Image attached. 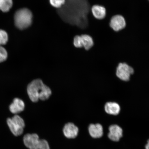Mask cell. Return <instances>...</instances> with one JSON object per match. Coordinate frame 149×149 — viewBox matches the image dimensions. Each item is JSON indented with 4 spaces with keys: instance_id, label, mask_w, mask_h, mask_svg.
Returning <instances> with one entry per match:
<instances>
[{
    "instance_id": "obj_1",
    "label": "cell",
    "mask_w": 149,
    "mask_h": 149,
    "mask_svg": "<svg viewBox=\"0 0 149 149\" xmlns=\"http://www.w3.org/2000/svg\"><path fill=\"white\" fill-rule=\"evenodd\" d=\"M92 6L89 0H66L57 12L65 23L85 29L89 26L88 15Z\"/></svg>"
},
{
    "instance_id": "obj_2",
    "label": "cell",
    "mask_w": 149,
    "mask_h": 149,
    "mask_svg": "<svg viewBox=\"0 0 149 149\" xmlns=\"http://www.w3.org/2000/svg\"><path fill=\"white\" fill-rule=\"evenodd\" d=\"M33 15L29 9L23 8L16 11L14 15L15 25L18 29L23 30L30 26L33 22Z\"/></svg>"
},
{
    "instance_id": "obj_3",
    "label": "cell",
    "mask_w": 149,
    "mask_h": 149,
    "mask_svg": "<svg viewBox=\"0 0 149 149\" xmlns=\"http://www.w3.org/2000/svg\"><path fill=\"white\" fill-rule=\"evenodd\" d=\"M7 123L12 133L15 136L23 134L25 123L23 119L17 115L7 120Z\"/></svg>"
},
{
    "instance_id": "obj_4",
    "label": "cell",
    "mask_w": 149,
    "mask_h": 149,
    "mask_svg": "<svg viewBox=\"0 0 149 149\" xmlns=\"http://www.w3.org/2000/svg\"><path fill=\"white\" fill-rule=\"evenodd\" d=\"M44 84L42 80L38 79L33 80L29 84L27 88L28 95L33 102H36L39 100L40 95Z\"/></svg>"
},
{
    "instance_id": "obj_5",
    "label": "cell",
    "mask_w": 149,
    "mask_h": 149,
    "mask_svg": "<svg viewBox=\"0 0 149 149\" xmlns=\"http://www.w3.org/2000/svg\"><path fill=\"white\" fill-rule=\"evenodd\" d=\"M133 68L125 63H119L117 67L116 75L121 80L127 81L130 79V75L133 74Z\"/></svg>"
},
{
    "instance_id": "obj_6",
    "label": "cell",
    "mask_w": 149,
    "mask_h": 149,
    "mask_svg": "<svg viewBox=\"0 0 149 149\" xmlns=\"http://www.w3.org/2000/svg\"><path fill=\"white\" fill-rule=\"evenodd\" d=\"M109 25L113 30L115 32H118L126 27V20L124 17L121 15H115L111 19Z\"/></svg>"
},
{
    "instance_id": "obj_7",
    "label": "cell",
    "mask_w": 149,
    "mask_h": 149,
    "mask_svg": "<svg viewBox=\"0 0 149 149\" xmlns=\"http://www.w3.org/2000/svg\"><path fill=\"white\" fill-rule=\"evenodd\" d=\"M40 139L36 134H27L24 136V144L29 149H38Z\"/></svg>"
},
{
    "instance_id": "obj_8",
    "label": "cell",
    "mask_w": 149,
    "mask_h": 149,
    "mask_svg": "<svg viewBox=\"0 0 149 149\" xmlns=\"http://www.w3.org/2000/svg\"><path fill=\"white\" fill-rule=\"evenodd\" d=\"M63 131L66 137L68 139H74L77 136L79 130L74 124L68 123L65 125Z\"/></svg>"
},
{
    "instance_id": "obj_9",
    "label": "cell",
    "mask_w": 149,
    "mask_h": 149,
    "mask_svg": "<svg viewBox=\"0 0 149 149\" xmlns=\"http://www.w3.org/2000/svg\"><path fill=\"white\" fill-rule=\"evenodd\" d=\"M91 12L95 19L99 20L104 19L107 15V10L105 7L100 5H94L91 8Z\"/></svg>"
},
{
    "instance_id": "obj_10",
    "label": "cell",
    "mask_w": 149,
    "mask_h": 149,
    "mask_svg": "<svg viewBox=\"0 0 149 149\" xmlns=\"http://www.w3.org/2000/svg\"><path fill=\"white\" fill-rule=\"evenodd\" d=\"M108 137L111 141H117L120 140L123 136V130L117 125H113L109 127Z\"/></svg>"
},
{
    "instance_id": "obj_11",
    "label": "cell",
    "mask_w": 149,
    "mask_h": 149,
    "mask_svg": "<svg viewBox=\"0 0 149 149\" xmlns=\"http://www.w3.org/2000/svg\"><path fill=\"white\" fill-rule=\"evenodd\" d=\"M25 107V104L23 100L16 98L14 99L9 106V110L11 113L17 115L23 111Z\"/></svg>"
},
{
    "instance_id": "obj_12",
    "label": "cell",
    "mask_w": 149,
    "mask_h": 149,
    "mask_svg": "<svg viewBox=\"0 0 149 149\" xmlns=\"http://www.w3.org/2000/svg\"><path fill=\"white\" fill-rule=\"evenodd\" d=\"M88 130L91 136L94 138H100L103 135V128L99 124L90 125Z\"/></svg>"
},
{
    "instance_id": "obj_13",
    "label": "cell",
    "mask_w": 149,
    "mask_h": 149,
    "mask_svg": "<svg viewBox=\"0 0 149 149\" xmlns=\"http://www.w3.org/2000/svg\"><path fill=\"white\" fill-rule=\"evenodd\" d=\"M105 109L108 114L116 115L120 113V108L119 104L116 102H109L105 104Z\"/></svg>"
},
{
    "instance_id": "obj_14",
    "label": "cell",
    "mask_w": 149,
    "mask_h": 149,
    "mask_svg": "<svg viewBox=\"0 0 149 149\" xmlns=\"http://www.w3.org/2000/svg\"><path fill=\"white\" fill-rule=\"evenodd\" d=\"M83 47L86 51H88L93 47L94 42L93 37L88 34H83L81 35Z\"/></svg>"
},
{
    "instance_id": "obj_15",
    "label": "cell",
    "mask_w": 149,
    "mask_h": 149,
    "mask_svg": "<svg viewBox=\"0 0 149 149\" xmlns=\"http://www.w3.org/2000/svg\"><path fill=\"white\" fill-rule=\"evenodd\" d=\"M52 94V91L49 87L44 84L39 95V100H45L49 98Z\"/></svg>"
},
{
    "instance_id": "obj_16",
    "label": "cell",
    "mask_w": 149,
    "mask_h": 149,
    "mask_svg": "<svg viewBox=\"0 0 149 149\" xmlns=\"http://www.w3.org/2000/svg\"><path fill=\"white\" fill-rule=\"evenodd\" d=\"M12 6V0H0V10L3 12H8Z\"/></svg>"
},
{
    "instance_id": "obj_17",
    "label": "cell",
    "mask_w": 149,
    "mask_h": 149,
    "mask_svg": "<svg viewBox=\"0 0 149 149\" xmlns=\"http://www.w3.org/2000/svg\"><path fill=\"white\" fill-rule=\"evenodd\" d=\"M49 1L52 6L58 9L65 4L66 0H49Z\"/></svg>"
},
{
    "instance_id": "obj_18",
    "label": "cell",
    "mask_w": 149,
    "mask_h": 149,
    "mask_svg": "<svg viewBox=\"0 0 149 149\" xmlns=\"http://www.w3.org/2000/svg\"><path fill=\"white\" fill-rule=\"evenodd\" d=\"M8 40L7 33L3 30L0 29V45H4Z\"/></svg>"
},
{
    "instance_id": "obj_19",
    "label": "cell",
    "mask_w": 149,
    "mask_h": 149,
    "mask_svg": "<svg viewBox=\"0 0 149 149\" xmlns=\"http://www.w3.org/2000/svg\"><path fill=\"white\" fill-rule=\"evenodd\" d=\"M74 45L75 47L77 48L83 47L82 41L81 36L76 35L74 37L73 40Z\"/></svg>"
},
{
    "instance_id": "obj_20",
    "label": "cell",
    "mask_w": 149,
    "mask_h": 149,
    "mask_svg": "<svg viewBox=\"0 0 149 149\" xmlns=\"http://www.w3.org/2000/svg\"><path fill=\"white\" fill-rule=\"evenodd\" d=\"M8 54L6 50L3 47L0 46V63L6 60Z\"/></svg>"
},
{
    "instance_id": "obj_21",
    "label": "cell",
    "mask_w": 149,
    "mask_h": 149,
    "mask_svg": "<svg viewBox=\"0 0 149 149\" xmlns=\"http://www.w3.org/2000/svg\"><path fill=\"white\" fill-rule=\"evenodd\" d=\"M38 149H50L47 141L45 139H40Z\"/></svg>"
},
{
    "instance_id": "obj_22",
    "label": "cell",
    "mask_w": 149,
    "mask_h": 149,
    "mask_svg": "<svg viewBox=\"0 0 149 149\" xmlns=\"http://www.w3.org/2000/svg\"><path fill=\"white\" fill-rule=\"evenodd\" d=\"M145 148L146 149H149V139L148 141V143L145 146Z\"/></svg>"
},
{
    "instance_id": "obj_23",
    "label": "cell",
    "mask_w": 149,
    "mask_h": 149,
    "mask_svg": "<svg viewBox=\"0 0 149 149\" xmlns=\"http://www.w3.org/2000/svg\"><path fill=\"white\" fill-rule=\"evenodd\" d=\"M148 1H149V0H148Z\"/></svg>"
}]
</instances>
